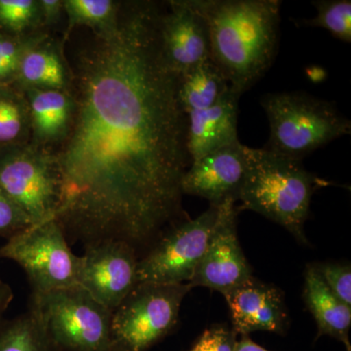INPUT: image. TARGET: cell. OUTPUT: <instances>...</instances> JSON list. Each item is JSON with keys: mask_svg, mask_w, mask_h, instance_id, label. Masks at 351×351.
Returning a JSON list of instances; mask_svg holds the SVG:
<instances>
[{"mask_svg": "<svg viewBox=\"0 0 351 351\" xmlns=\"http://www.w3.org/2000/svg\"><path fill=\"white\" fill-rule=\"evenodd\" d=\"M48 36L44 29L25 34L0 32V86L13 84L27 51Z\"/></svg>", "mask_w": 351, "mask_h": 351, "instance_id": "obj_23", "label": "cell"}, {"mask_svg": "<svg viewBox=\"0 0 351 351\" xmlns=\"http://www.w3.org/2000/svg\"><path fill=\"white\" fill-rule=\"evenodd\" d=\"M237 332L225 325H215L203 332L193 351H234Z\"/></svg>", "mask_w": 351, "mask_h": 351, "instance_id": "obj_28", "label": "cell"}, {"mask_svg": "<svg viewBox=\"0 0 351 351\" xmlns=\"http://www.w3.org/2000/svg\"><path fill=\"white\" fill-rule=\"evenodd\" d=\"M244 145L235 144L193 161L182 178L184 195H195L219 206L228 198L237 200L245 172Z\"/></svg>", "mask_w": 351, "mask_h": 351, "instance_id": "obj_14", "label": "cell"}, {"mask_svg": "<svg viewBox=\"0 0 351 351\" xmlns=\"http://www.w3.org/2000/svg\"><path fill=\"white\" fill-rule=\"evenodd\" d=\"M13 297L12 289L0 279V327L3 324L4 315L12 302Z\"/></svg>", "mask_w": 351, "mask_h": 351, "instance_id": "obj_30", "label": "cell"}, {"mask_svg": "<svg viewBox=\"0 0 351 351\" xmlns=\"http://www.w3.org/2000/svg\"><path fill=\"white\" fill-rule=\"evenodd\" d=\"M61 186L53 149L32 143L0 149V188L29 217L32 226L55 219Z\"/></svg>", "mask_w": 351, "mask_h": 351, "instance_id": "obj_8", "label": "cell"}, {"mask_svg": "<svg viewBox=\"0 0 351 351\" xmlns=\"http://www.w3.org/2000/svg\"><path fill=\"white\" fill-rule=\"evenodd\" d=\"M161 13L154 1L121 2L115 27L92 32L69 64L75 117L54 149L55 219L69 243L121 241L138 254L184 219L188 117L161 53Z\"/></svg>", "mask_w": 351, "mask_h": 351, "instance_id": "obj_1", "label": "cell"}, {"mask_svg": "<svg viewBox=\"0 0 351 351\" xmlns=\"http://www.w3.org/2000/svg\"><path fill=\"white\" fill-rule=\"evenodd\" d=\"M29 106L32 145L54 151L68 137L75 104L71 91L27 89L23 91Z\"/></svg>", "mask_w": 351, "mask_h": 351, "instance_id": "obj_16", "label": "cell"}, {"mask_svg": "<svg viewBox=\"0 0 351 351\" xmlns=\"http://www.w3.org/2000/svg\"><path fill=\"white\" fill-rule=\"evenodd\" d=\"M245 172L237 201L240 210H251L271 219L294 235L308 241L304 223L316 189L330 184L308 172L302 160L263 149L244 145Z\"/></svg>", "mask_w": 351, "mask_h": 351, "instance_id": "obj_3", "label": "cell"}, {"mask_svg": "<svg viewBox=\"0 0 351 351\" xmlns=\"http://www.w3.org/2000/svg\"><path fill=\"white\" fill-rule=\"evenodd\" d=\"M13 85L27 89L71 91V71L62 43L47 38L32 46L21 62Z\"/></svg>", "mask_w": 351, "mask_h": 351, "instance_id": "obj_17", "label": "cell"}, {"mask_svg": "<svg viewBox=\"0 0 351 351\" xmlns=\"http://www.w3.org/2000/svg\"><path fill=\"white\" fill-rule=\"evenodd\" d=\"M234 351H269L263 346L257 345L248 336H242L240 341H237Z\"/></svg>", "mask_w": 351, "mask_h": 351, "instance_id": "obj_31", "label": "cell"}, {"mask_svg": "<svg viewBox=\"0 0 351 351\" xmlns=\"http://www.w3.org/2000/svg\"><path fill=\"white\" fill-rule=\"evenodd\" d=\"M120 6L121 2L113 0H64L66 38L77 27H86L94 34L110 31L119 20Z\"/></svg>", "mask_w": 351, "mask_h": 351, "instance_id": "obj_22", "label": "cell"}, {"mask_svg": "<svg viewBox=\"0 0 351 351\" xmlns=\"http://www.w3.org/2000/svg\"><path fill=\"white\" fill-rule=\"evenodd\" d=\"M240 97L241 95L230 87L212 107L186 113V144L191 162L239 142L237 124Z\"/></svg>", "mask_w": 351, "mask_h": 351, "instance_id": "obj_15", "label": "cell"}, {"mask_svg": "<svg viewBox=\"0 0 351 351\" xmlns=\"http://www.w3.org/2000/svg\"><path fill=\"white\" fill-rule=\"evenodd\" d=\"M40 29L38 0H0V32L25 34Z\"/></svg>", "mask_w": 351, "mask_h": 351, "instance_id": "obj_25", "label": "cell"}, {"mask_svg": "<svg viewBox=\"0 0 351 351\" xmlns=\"http://www.w3.org/2000/svg\"><path fill=\"white\" fill-rule=\"evenodd\" d=\"M313 5L317 15L313 19L302 20L307 27H322L334 38L346 43H351L350 0H315Z\"/></svg>", "mask_w": 351, "mask_h": 351, "instance_id": "obj_24", "label": "cell"}, {"mask_svg": "<svg viewBox=\"0 0 351 351\" xmlns=\"http://www.w3.org/2000/svg\"><path fill=\"white\" fill-rule=\"evenodd\" d=\"M230 89V84L211 59L179 75L178 96L184 113L214 106Z\"/></svg>", "mask_w": 351, "mask_h": 351, "instance_id": "obj_19", "label": "cell"}, {"mask_svg": "<svg viewBox=\"0 0 351 351\" xmlns=\"http://www.w3.org/2000/svg\"><path fill=\"white\" fill-rule=\"evenodd\" d=\"M218 207L210 205L197 218L168 228L138 258V283L189 284L206 250Z\"/></svg>", "mask_w": 351, "mask_h": 351, "instance_id": "obj_9", "label": "cell"}, {"mask_svg": "<svg viewBox=\"0 0 351 351\" xmlns=\"http://www.w3.org/2000/svg\"><path fill=\"white\" fill-rule=\"evenodd\" d=\"M32 226L25 212L0 188V237L10 239Z\"/></svg>", "mask_w": 351, "mask_h": 351, "instance_id": "obj_27", "label": "cell"}, {"mask_svg": "<svg viewBox=\"0 0 351 351\" xmlns=\"http://www.w3.org/2000/svg\"><path fill=\"white\" fill-rule=\"evenodd\" d=\"M159 19L161 53L177 75L211 59L209 29L191 0H171Z\"/></svg>", "mask_w": 351, "mask_h": 351, "instance_id": "obj_12", "label": "cell"}, {"mask_svg": "<svg viewBox=\"0 0 351 351\" xmlns=\"http://www.w3.org/2000/svg\"><path fill=\"white\" fill-rule=\"evenodd\" d=\"M189 283L141 282L113 311L112 351H145L176 327Z\"/></svg>", "mask_w": 351, "mask_h": 351, "instance_id": "obj_5", "label": "cell"}, {"mask_svg": "<svg viewBox=\"0 0 351 351\" xmlns=\"http://www.w3.org/2000/svg\"><path fill=\"white\" fill-rule=\"evenodd\" d=\"M138 254L121 241L84 247L80 257L77 285L112 313L138 284Z\"/></svg>", "mask_w": 351, "mask_h": 351, "instance_id": "obj_10", "label": "cell"}, {"mask_svg": "<svg viewBox=\"0 0 351 351\" xmlns=\"http://www.w3.org/2000/svg\"><path fill=\"white\" fill-rule=\"evenodd\" d=\"M0 351H58L36 307L0 327Z\"/></svg>", "mask_w": 351, "mask_h": 351, "instance_id": "obj_20", "label": "cell"}, {"mask_svg": "<svg viewBox=\"0 0 351 351\" xmlns=\"http://www.w3.org/2000/svg\"><path fill=\"white\" fill-rule=\"evenodd\" d=\"M237 335L267 331L284 334L289 325L284 293L271 284L252 276L223 295Z\"/></svg>", "mask_w": 351, "mask_h": 351, "instance_id": "obj_13", "label": "cell"}, {"mask_svg": "<svg viewBox=\"0 0 351 351\" xmlns=\"http://www.w3.org/2000/svg\"><path fill=\"white\" fill-rule=\"evenodd\" d=\"M189 351H193V350H189Z\"/></svg>", "mask_w": 351, "mask_h": 351, "instance_id": "obj_33", "label": "cell"}, {"mask_svg": "<svg viewBox=\"0 0 351 351\" xmlns=\"http://www.w3.org/2000/svg\"><path fill=\"white\" fill-rule=\"evenodd\" d=\"M235 202L228 198L219 205L206 250L189 282L191 287L209 288L223 295L253 276L237 237L239 210Z\"/></svg>", "mask_w": 351, "mask_h": 351, "instance_id": "obj_11", "label": "cell"}, {"mask_svg": "<svg viewBox=\"0 0 351 351\" xmlns=\"http://www.w3.org/2000/svg\"><path fill=\"white\" fill-rule=\"evenodd\" d=\"M261 105L269 119V142L263 149L302 160L311 152L350 135L351 121L331 101L304 92L263 96Z\"/></svg>", "mask_w": 351, "mask_h": 351, "instance_id": "obj_4", "label": "cell"}, {"mask_svg": "<svg viewBox=\"0 0 351 351\" xmlns=\"http://www.w3.org/2000/svg\"><path fill=\"white\" fill-rule=\"evenodd\" d=\"M304 299L318 328V337L327 336L350 343L351 307L338 299L322 280L313 265L304 274Z\"/></svg>", "mask_w": 351, "mask_h": 351, "instance_id": "obj_18", "label": "cell"}, {"mask_svg": "<svg viewBox=\"0 0 351 351\" xmlns=\"http://www.w3.org/2000/svg\"><path fill=\"white\" fill-rule=\"evenodd\" d=\"M327 287L346 306L351 307V269L350 263H314Z\"/></svg>", "mask_w": 351, "mask_h": 351, "instance_id": "obj_26", "label": "cell"}, {"mask_svg": "<svg viewBox=\"0 0 351 351\" xmlns=\"http://www.w3.org/2000/svg\"><path fill=\"white\" fill-rule=\"evenodd\" d=\"M58 351H112V313L80 286L32 297Z\"/></svg>", "mask_w": 351, "mask_h": 351, "instance_id": "obj_6", "label": "cell"}, {"mask_svg": "<svg viewBox=\"0 0 351 351\" xmlns=\"http://www.w3.org/2000/svg\"><path fill=\"white\" fill-rule=\"evenodd\" d=\"M346 351H351L350 343H346Z\"/></svg>", "mask_w": 351, "mask_h": 351, "instance_id": "obj_32", "label": "cell"}, {"mask_svg": "<svg viewBox=\"0 0 351 351\" xmlns=\"http://www.w3.org/2000/svg\"><path fill=\"white\" fill-rule=\"evenodd\" d=\"M31 141V120L25 93L15 85L0 86V149Z\"/></svg>", "mask_w": 351, "mask_h": 351, "instance_id": "obj_21", "label": "cell"}, {"mask_svg": "<svg viewBox=\"0 0 351 351\" xmlns=\"http://www.w3.org/2000/svg\"><path fill=\"white\" fill-rule=\"evenodd\" d=\"M43 29L59 24L64 14V0H38Z\"/></svg>", "mask_w": 351, "mask_h": 351, "instance_id": "obj_29", "label": "cell"}, {"mask_svg": "<svg viewBox=\"0 0 351 351\" xmlns=\"http://www.w3.org/2000/svg\"><path fill=\"white\" fill-rule=\"evenodd\" d=\"M0 258L13 261L24 269L32 297L77 285L80 256L71 250L55 219L11 237L0 247Z\"/></svg>", "mask_w": 351, "mask_h": 351, "instance_id": "obj_7", "label": "cell"}, {"mask_svg": "<svg viewBox=\"0 0 351 351\" xmlns=\"http://www.w3.org/2000/svg\"><path fill=\"white\" fill-rule=\"evenodd\" d=\"M209 29L211 60L230 87L248 91L274 64L280 0H191Z\"/></svg>", "mask_w": 351, "mask_h": 351, "instance_id": "obj_2", "label": "cell"}]
</instances>
